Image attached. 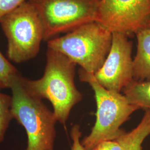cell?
<instances>
[{
  "label": "cell",
  "mask_w": 150,
  "mask_h": 150,
  "mask_svg": "<svg viewBox=\"0 0 150 150\" xmlns=\"http://www.w3.org/2000/svg\"><path fill=\"white\" fill-rule=\"evenodd\" d=\"M76 65L64 54L47 48L43 75L35 80L23 77L32 95L51 103L57 122L65 125L73 107L82 100L75 83Z\"/></svg>",
  "instance_id": "1"
},
{
  "label": "cell",
  "mask_w": 150,
  "mask_h": 150,
  "mask_svg": "<svg viewBox=\"0 0 150 150\" xmlns=\"http://www.w3.org/2000/svg\"><path fill=\"white\" fill-rule=\"evenodd\" d=\"M23 77L19 75L10 89L12 117L24 128L27 134L25 150H54L57 119L42 100L27 90Z\"/></svg>",
  "instance_id": "2"
},
{
  "label": "cell",
  "mask_w": 150,
  "mask_h": 150,
  "mask_svg": "<svg viewBox=\"0 0 150 150\" xmlns=\"http://www.w3.org/2000/svg\"><path fill=\"white\" fill-rule=\"evenodd\" d=\"M79 79L87 83L95 93L96 122L90 134L81 141L85 150H92L105 140L117 139L125 131L121 126L139 108L130 103L121 92L108 90L97 81L94 74L79 69Z\"/></svg>",
  "instance_id": "3"
},
{
  "label": "cell",
  "mask_w": 150,
  "mask_h": 150,
  "mask_svg": "<svg viewBox=\"0 0 150 150\" xmlns=\"http://www.w3.org/2000/svg\"><path fill=\"white\" fill-rule=\"evenodd\" d=\"M112 41V32L100 22L92 21L50 40L47 47L64 54L87 72L95 74L106 59Z\"/></svg>",
  "instance_id": "4"
},
{
  "label": "cell",
  "mask_w": 150,
  "mask_h": 150,
  "mask_svg": "<svg viewBox=\"0 0 150 150\" xmlns=\"http://www.w3.org/2000/svg\"><path fill=\"white\" fill-rule=\"evenodd\" d=\"M0 25L7 38V56L10 61L21 64L38 55L43 40V27L30 2L27 0L2 17Z\"/></svg>",
  "instance_id": "5"
},
{
  "label": "cell",
  "mask_w": 150,
  "mask_h": 150,
  "mask_svg": "<svg viewBox=\"0 0 150 150\" xmlns=\"http://www.w3.org/2000/svg\"><path fill=\"white\" fill-rule=\"evenodd\" d=\"M35 8L43 27V41L98 21L101 0H27Z\"/></svg>",
  "instance_id": "6"
},
{
  "label": "cell",
  "mask_w": 150,
  "mask_h": 150,
  "mask_svg": "<svg viewBox=\"0 0 150 150\" xmlns=\"http://www.w3.org/2000/svg\"><path fill=\"white\" fill-rule=\"evenodd\" d=\"M98 22L129 37L150 27V0H101Z\"/></svg>",
  "instance_id": "7"
},
{
  "label": "cell",
  "mask_w": 150,
  "mask_h": 150,
  "mask_svg": "<svg viewBox=\"0 0 150 150\" xmlns=\"http://www.w3.org/2000/svg\"><path fill=\"white\" fill-rule=\"evenodd\" d=\"M127 35L112 32L109 54L101 69L94 74L97 81L108 90L121 92L134 80L132 42Z\"/></svg>",
  "instance_id": "8"
},
{
  "label": "cell",
  "mask_w": 150,
  "mask_h": 150,
  "mask_svg": "<svg viewBox=\"0 0 150 150\" xmlns=\"http://www.w3.org/2000/svg\"><path fill=\"white\" fill-rule=\"evenodd\" d=\"M137 52L133 59V77L136 81H150V27L136 34Z\"/></svg>",
  "instance_id": "9"
},
{
  "label": "cell",
  "mask_w": 150,
  "mask_h": 150,
  "mask_svg": "<svg viewBox=\"0 0 150 150\" xmlns=\"http://www.w3.org/2000/svg\"><path fill=\"white\" fill-rule=\"evenodd\" d=\"M150 134V111L146 110L139 125L131 131H125L116 140L125 150H142V144Z\"/></svg>",
  "instance_id": "10"
},
{
  "label": "cell",
  "mask_w": 150,
  "mask_h": 150,
  "mask_svg": "<svg viewBox=\"0 0 150 150\" xmlns=\"http://www.w3.org/2000/svg\"><path fill=\"white\" fill-rule=\"evenodd\" d=\"M122 92L130 103L150 111V81L133 80Z\"/></svg>",
  "instance_id": "11"
},
{
  "label": "cell",
  "mask_w": 150,
  "mask_h": 150,
  "mask_svg": "<svg viewBox=\"0 0 150 150\" xmlns=\"http://www.w3.org/2000/svg\"><path fill=\"white\" fill-rule=\"evenodd\" d=\"M12 97L0 92V144L5 139L6 134L11 120Z\"/></svg>",
  "instance_id": "12"
},
{
  "label": "cell",
  "mask_w": 150,
  "mask_h": 150,
  "mask_svg": "<svg viewBox=\"0 0 150 150\" xmlns=\"http://www.w3.org/2000/svg\"><path fill=\"white\" fill-rule=\"evenodd\" d=\"M20 75L18 70L0 51V91L10 88L13 81Z\"/></svg>",
  "instance_id": "13"
},
{
  "label": "cell",
  "mask_w": 150,
  "mask_h": 150,
  "mask_svg": "<svg viewBox=\"0 0 150 150\" xmlns=\"http://www.w3.org/2000/svg\"><path fill=\"white\" fill-rule=\"evenodd\" d=\"M27 0H0V19Z\"/></svg>",
  "instance_id": "14"
},
{
  "label": "cell",
  "mask_w": 150,
  "mask_h": 150,
  "mask_svg": "<svg viewBox=\"0 0 150 150\" xmlns=\"http://www.w3.org/2000/svg\"><path fill=\"white\" fill-rule=\"evenodd\" d=\"M70 136L72 141L71 150H85L81 144L82 132L80 125L76 124L72 126L70 131Z\"/></svg>",
  "instance_id": "15"
},
{
  "label": "cell",
  "mask_w": 150,
  "mask_h": 150,
  "mask_svg": "<svg viewBox=\"0 0 150 150\" xmlns=\"http://www.w3.org/2000/svg\"><path fill=\"white\" fill-rule=\"evenodd\" d=\"M92 150H125L116 139L105 140L100 142Z\"/></svg>",
  "instance_id": "16"
}]
</instances>
